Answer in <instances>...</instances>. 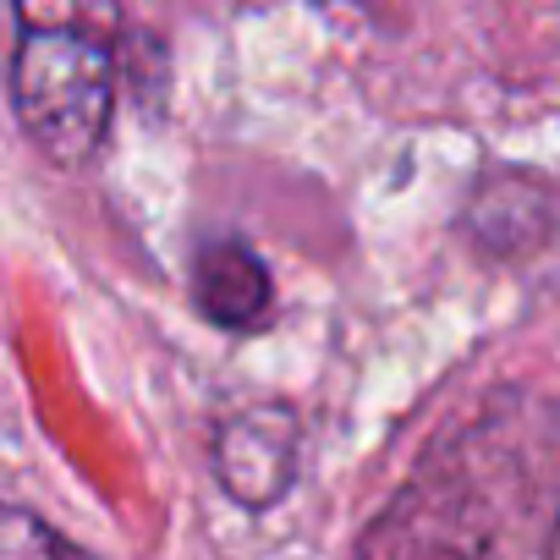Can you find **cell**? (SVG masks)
<instances>
[{
	"instance_id": "cell-4",
	"label": "cell",
	"mask_w": 560,
	"mask_h": 560,
	"mask_svg": "<svg viewBox=\"0 0 560 560\" xmlns=\"http://www.w3.org/2000/svg\"><path fill=\"white\" fill-rule=\"evenodd\" d=\"M192 303L220 330H258L269 319V303H275L264 258L242 236L209 242L192 264Z\"/></svg>"
},
{
	"instance_id": "cell-1",
	"label": "cell",
	"mask_w": 560,
	"mask_h": 560,
	"mask_svg": "<svg viewBox=\"0 0 560 560\" xmlns=\"http://www.w3.org/2000/svg\"><path fill=\"white\" fill-rule=\"evenodd\" d=\"M560 538V412L500 401L374 516L352 560H549Z\"/></svg>"
},
{
	"instance_id": "cell-5",
	"label": "cell",
	"mask_w": 560,
	"mask_h": 560,
	"mask_svg": "<svg viewBox=\"0 0 560 560\" xmlns=\"http://www.w3.org/2000/svg\"><path fill=\"white\" fill-rule=\"evenodd\" d=\"M18 34H100L110 45L127 39L121 0H12Z\"/></svg>"
},
{
	"instance_id": "cell-6",
	"label": "cell",
	"mask_w": 560,
	"mask_h": 560,
	"mask_svg": "<svg viewBox=\"0 0 560 560\" xmlns=\"http://www.w3.org/2000/svg\"><path fill=\"white\" fill-rule=\"evenodd\" d=\"M0 560H94V555L78 549L67 533H56L45 516L12 505L0 516Z\"/></svg>"
},
{
	"instance_id": "cell-2",
	"label": "cell",
	"mask_w": 560,
	"mask_h": 560,
	"mask_svg": "<svg viewBox=\"0 0 560 560\" xmlns=\"http://www.w3.org/2000/svg\"><path fill=\"white\" fill-rule=\"evenodd\" d=\"M116 110V45L100 34H23L12 56V116L50 165H89Z\"/></svg>"
},
{
	"instance_id": "cell-3",
	"label": "cell",
	"mask_w": 560,
	"mask_h": 560,
	"mask_svg": "<svg viewBox=\"0 0 560 560\" xmlns=\"http://www.w3.org/2000/svg\"><path fill=\"white\" fill-rule=\"evenodd\" d=\"M214 478L247 511L275 505L298 478V412L280 401L231 412L214 434Z\"/></svg>"
}]
</instances>
